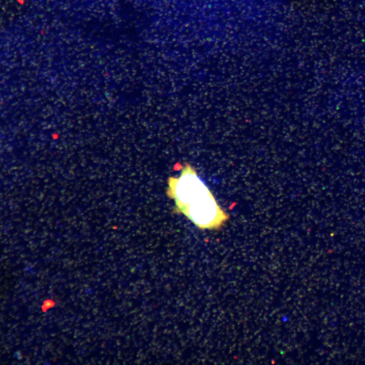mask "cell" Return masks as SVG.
<instances>
[{
  "instance_id": "cell-1",
  "label": "cell",
  "mask_w": 365,
  "mask_h": 365,
  "mask_svg": "<svg viewBox=\"0 0 365 365\" xmlns=\"http://www.w3.org/2000/svg\"><path fill=\"white\" fill-rule=\"evenodd\" d=\"M167 194L175 202L176 212L184 215L198 228L219 230L229 220V215L190 164L179 177L169 178Z\"/></svg>"
}]
</instances>
